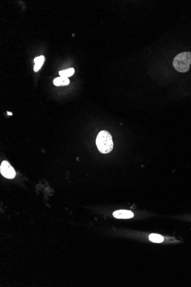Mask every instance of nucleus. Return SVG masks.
<instances>
[{
	"instance_id": "423d86ee",
	"label": "nucleus",
	"mask_w": 191,
	"mask_h": 287,
	"mask_svg": "<svg viewBox=\"0 0 191 287\" xmlns=\"http://www.w3.org/2000/svg\"><path fill=\"white\" fill-rule=\"evenodd\" d=\"M75 73V69L73 68H70L69 69H65L62 71H60L59 72V75L61 76V77H64V78H67L70 77L72 76Z\"/></svg>"
},
{
	"instance_id": "f03ea898",
	"label": "nucleus",
	"mask_w": 191,
	"mask_h": 287,
	"mask_svg": "<svg viewBox=\"0 0 191 287\" xmlns=\"http://www.w3.org/2000/svg\"><path fill=\"white\" fill-rule=\"evenodd\" d=\"M191 64V52H184L178 55L173 60L174 68L180 72H187Z\"/></svg>"
},
{
	"instance_id": "1a4fd4ad",
	"label": "nucleus",
	"mask_w": 191,
	"mask_h": 287,
	"mask_svg": "<svg viewBox=\"0 0 191 287\" xmlns=\"http://www.w3.org/2000/svg\"><path fill=\"white\" fill-rule=\"evenodd\" d=\"M7 114H8V115H13V114H12V113H9V112H8V113H7Z\"/></svg>"
},
{
	"instance_id": "20e7f679",
	"label": "nucleus",
	"mask_w": 191,
	"mask_h": 287,
	"mask_svg": "<svg viewBox=\"0 0 191 287\" xmlns=\"http://www.w3.org/2000/svg\"><path fill=\"white\" fill-rule=\"evenodd\" d=\"M113 215L114 217L119 219H128L133 217L134 214L131 211L126 210H119L115 211Z\"/></svg>"
},
{
	"instance_id": "0eeeda50",
	"label": "nucleus",
	"mask_w": 191,
	"mask_h": 287,
	"mask_svg": "<svg viewBox=\"0 0 191 287\" xmlns=\"http://www.w3.org/2000/svg\"><path fill=\"white\" fill-rule=\"evenodd\" d=\"M149 239L151 241L155 243H160L164 241V238L161 235L157 234H150Z\"/></svg>"
},
{
	"instance_id": "7ed1b4c3",
	"label": "nucleus",
	"mask_w": 191,
	"mask_h": 287,
	"mask_svg": "<svg viewBox=\"0 0 191 287\" xmlns=\"http://www.w3.org/2000/svg\"><path fill=\"white\" fill-rule=\"evenodd\" d=\"M0 172L5 178L13 179L16 176V172L10 163L6 161H4L1 164Z\"/></svg>"
},
{
	"instance_id": "39448f33",
	"label": "nucleus",
	"mask_w": 191,
	"mask_h": 287,
	"mask_svg": "<svg viewBox=\"0 0 191 287\" xmlns=\"http://www.w3.org/2000/svg\"><path fill=\"white\" fill-rule=\"evenodd\" d=\"M70 83V81L67 78L59 77L53 80V84L56 86H65L67 85Z\"/></svg>"
},
{
	"instance_id": "f257e3e1",
	"label": "nucleus",
	"mask_w": 191,
	"mask_h": 287,
	"mask_svg": "<svg viewBox=\"0 0 191 287\" xmlns=\"http://www.w3.org/2000/svg\"><path fill=\"white\" fill-rule=\"evenodd\" d=\"M96 144L101 153H109L113 148V142L111 134L104 130L100 131L97 136Z\"/></svg>"
},
{
	"instance_id": "6e6552de",
	"label": "nucleus",
	"mask_w": 191,
	"mask_h": 287,
	"mask_svg": "<svg viewBox=\"0 0 191 287\" xmlns=\"http://www.w3.org/2000/svg\"><path fill=\"white\" fill-rule=\"evenodd\" d=\"M34 61L35 63V64L38 65V66H40L42 67L44 61H45V57L44 56H40L37 57L34 59Z\"/></svg>"
}]
</instances>
